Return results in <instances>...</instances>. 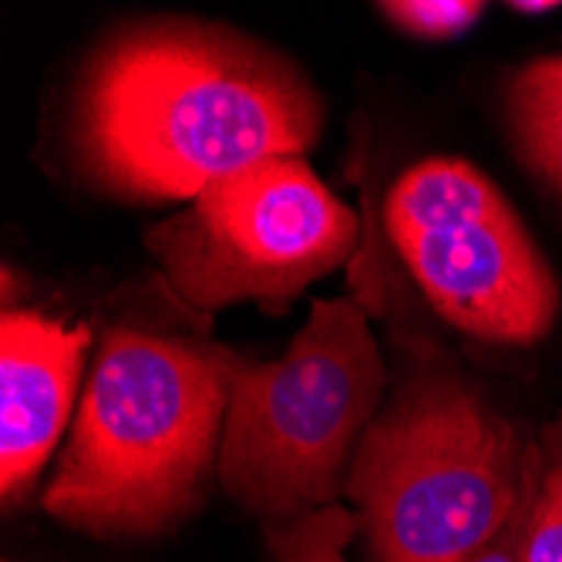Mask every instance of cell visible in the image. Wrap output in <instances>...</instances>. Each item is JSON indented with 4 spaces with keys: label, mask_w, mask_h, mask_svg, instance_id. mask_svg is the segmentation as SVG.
<instances>
[{
    "label": "cell",
    "mask_w": 562,
    "mask_h": 562,
    "mask_svg": "<svg viewBox=\"0 0 562 562\" xmlns=\"http://www.w3.org/2000/svg\"><path fill=\"white\" fill-rule=\"evenodd\" d=\"M526 454L529 441L465 381H404L347 479L368 562H475L516 513Z\"/></svg>",
    "instance_id": "obj_3"
},
{
    "label": "cell",
    "mask_w": 562,
    "mask_h": 562,
    "mask_svg": "<svg viewBox=\"0 0 562 562\" xmlns=\"http://www.w3.org/2000/svg\"><path fill=\"white\" fill-rule=\"evenodd\" d=\"M361 536L353 508L327 505L267 526L273 562H347L344 549Z\"/></svg>",
    "instance_id": "obj_10"
},
{
    "label": "cell",
    "mask_w": 562,
    "mask_h": 562,
    "mask_svg": "<svg viewBox=\"0 0 562 562\" xmlns=\"http://www.w3.org/2000/svg\"><path fill=\"white\" fill-rule=\"evenodd\" d=\"M508 128L522 162L562 199V58H539L508 85Z\"/></svg>",
    "instance_id": "obj_8"
},
{
    "label": "cell",
    "mask_w": 562,
    "mask_h": 562,
    "mask_svg": "<svg viewBox=\"0 0 562 562\" xmlns=\"http://www.w3.org/2000/svg\"><path fill=\"white\" fill-rule=\"evenodd\" d=\"M357 216L300 156L216 179L182 213L148 229L145 246L186 314L233 303L283 311L357 249Z\"/></svg>",
    "instance_id": "obj_5"
},
{
    "label": "cell",
    "mask_w": 562,
    "mask_h": 562,
    "mask_svg": "<svg viewBox=\"0 0 562 562\" xmlns=\"http://www.w3.org/2000/svg\"><path fill=\"white\" fill-rule=\"evenodd\" d=\"M378 11L397 31L418 41H451L485 14V4H475V0H384Z\"/></svg>",
    "instance_id": "obj_11"
},
{
    "label": "cell",
    "mask_w": 562,
    "mask_h": 562,
    "mask_svg": "<svg viewBox=\"0 0 562 562\" xmlns=\"http://www.w3.org/2000/svg\"><path fill=\"white\" fill-rule=\"evenodd\" d=\"M324 101L270 44L223 24L142 21L91 55L75 98L85 176L135 202H189L267 159L314 148Z\"/></svg>",
    "instance_id": "obj_1"
},
{
    "label": "cell",
    "mask_w": 562,
    "mask_h": 562,
    "mask_svg": "<svg viewBox=\"0 0 562 562\" xmlns=\"http://www.w3.org/2000/svg\"><path fill=\"white\" fill-rule=\"evenodd\" d=\"M475 562H526L522 552H519V539H516V522L508 519L498 536L475 555Z\"/></svg>",
    "instance_id": "obj_12"
},
{
    "label": "cell",
    "mask_w": 562,
    "mask_h": 562,
    "mask_svg": "<svg viewBox=\"0 0 562 562\" xmlns=\"http://www.w3.org/2000/svg\"><path fill=\"white\" fill-rule=\"evenodd\" d=\"M91 330L8 306L0 324V495L14 502L58 448L81 384Z\"/></svg>",
    "instance_id": "obj_7"
},
{
    "label": "cell",
    "mask_w": 562,
    "mask_h": 562,
    "mask_svg": "<svg viewBox=\"0 0 562 562\" xmlns=\"http://www.w3.org/2000/svg\"><path fill=\"white\" fill-rule=\"evenodd\" d=\"M384 401L387 364L364 311L317 300L277 361L229 357L223 492L267 526L340 505Z\"/></svg>",
    "instance_id": "obj_4"
},
{
    "label": "cell",
    "mask_w": 562,
    "mask_h": 562,
    "mask_svg": "<svg viewBox=\"0 0 562 562\" xmlns=\"http://www.w3.org/2000/svg\"><path fill=\"white\" fill-rule=\"evenodd\" d=\"M229 357L202 337L109 327L44 513L98 539L156 536L192 516L220 475Z\"/></svg>",
    "instance_id": "obj_2"
},
{
    "label": "cell",
    "mask_w": 562,
    "mask_h": 562,
    "mask_svg": "<svg viewBox=\"0 0 562 562\" xmlns=\"http://www.w3.org/2000/svg\"><path fill=\"white\" fill-rule=\"evenodd\" d=\"M513 11H522V14H542V11H555V4H513Z\"/></svg>",
    "instance_id": "obj_13"
},
{
    "label": "cell",
    "mask_w": 562,
    "mask_h": 562,
    "mask_svg": "<svg viewBox=\"0 0 562 562\" xmlns=\"http://www.w3.org/2000/svg\"><path fill=\"white\" fill-rule=\"evenodd\" d=\"M384 226L435 314L488 344H536L559 317V286L498 186L435 156L387 192Z\"/></svg>",
    "instance_id": "obj_6"
},
{
    "label": "cell",
    "mask_w": 562,
    "mask_h": 562,
    "mask_svg": "<svg viewBox=\"0 0 562 562\" xmlns=\"http://www.w3.org/2000/svg\"><path fill=\"white\" fill-rule=\"evenodd\" d=\"M526 562H562V438L529 441L522 495L513 513Z\"/></svg>",
    "instance_id": "obj_9"
}]
</instances>
